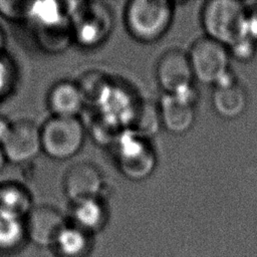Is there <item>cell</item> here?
Wrapping results in <instances>:
<instances>
[{"label": "cell", "instance_id": "1", "mask_svg": "<svg viewBox=\"0 0 257 257\" xmlns=\"http://www.w3.org/2000/svg\"><path fill=\"white\" fill-rule=\"evenodd\" d=\"M202 25L207 37L231 47L247 37V10L242 2L212 0L202 9Z\"/></svg>", "mask_w": 257, "mask_h": 257}, {"label": "cell", "instance_id": "2", "mask_svg": "<svg viewBox=\"0 0 257 257\" xmlns=\"http://www.w3.org/2000/svg\"><path fill=\"white\" fill-rule=\"evenodd\" d=\"M172 3L164 0H134L128 2L124 21L130 34L145 43L158 41L168 31L173 20Z\"/></svg>", "mask_w": 257, "mask_h": 257}, {"label": "cell", "instance_id": "3", "mask_svg": "<svg viewBox=\"0 0 257 257\" xmlns=\"http://www.w3.org/2000/svg\"><path fill=\"white\" fill-rule=\"evenodd\" d=\"M40 131L42 153L56 161L75 156L84 142V127L77 116L52 115Z\"/></svg>", "mask_w": 257, "mask_h": 257}, {"label": "cell", "instance_id": "4", "mask_svg": "<svg viewBox=\"0 0 257 257\" xmlns=\"http://www.w3.org/2000/svg\"><path fill=\"white\" fill-rule=\"evenodd\" d=\"M187 54L194 77L203 83L217 85L231 75L227 47L207 36L196 40Z\"/></svg>", "mask_w": 257, "mask_h": 257}, {"label": "cell", "instance_id": "5", "mask_svg": "<svg viewBox=\"0 0 257 257\" xmlns=\"http://www.w3.org/2000/svg\"><path fill=\"white\" fill-rule=\"evenodd\" d=\"M1 148L6 161L12 164H25L33 160L42 152L40 127L28 118L12 121L10 133Z\"/></svg>", "mask_w": 257, "mask_h": 257}, {"label": "cell", "instance_id": "6", "mask_svg": "<svg viewBox=\"0 0 257 257\" xmlns=\"http://www.w3.org/2000/svg\"><path fill=\"white\" fill-rule=\"evenodd\" d=\"M156 76L167 94L191 91L194 77L188 54L179 49L166 51L158 61Z\"/></svg>", "mask_w": 257, "mask_h": 257}, {"label": "cell", "instance_id": "7", "mask_svg": "<svg viewBox=\"0 0 257 257\" xmlns=\"http://www.w3.org/2000/svg\"><path fill=\"white\" fill-rule=\"evenodd\" d=\"M27 240L39 247H52L67 222L56 208L41 204L34 206L24 219Z\"/></svg>", "mask_w": 257, "mask_h": 257}, {"label": "cell", "instance_id": "8", "mask_svg": "<svg viewBox=\"0 0 257 257\" xmlns=\"http://www.w3.org/2000/svg\"><path fill=\"white\" fill-rule=\"evenodd\" d=\"M102 185L99 170L90 163L72 165L63 179L64 193L73 204L98 199Z\"/></svg>", "mask_w": 257, "mask_h": 257}, {"label": "cell", "instance_id": "9", "mask_svg": "<svg viewBox=\"0 0 257 257\" xmlns=\"http://www.w3.org/2000/svg\"><path fill=\"white\" fill-rule=\"evenodd\" d=\"M156 155L143 138L121 139L118 155V167L121 173L132 180L148 178L156 167Z\"/></svg>", "mask_w": 257, "mask_h": 257}, {"label": "cell", "instance_id": "10", "mask_svg": "<svg viewBox=\"0 0 257 257\" xmlns=\"http://www.w3.org/2000/svg\"><path fill=\"white\" fill-rule=\"evenodd\" d=\"M192 90L183 94H166L162 97L159 111L162 125L173 134L188 132L195 121Z\"/></svg>", "mask_w": 257, "mask_h": 257}, {"label": "cell", "instance_id": "11", "mask_svg": "<svg viewBox=\"0 0 257 257\" xmlns=\"http://www.w3.org/2000/svg\"><path fill=\"white\" fill-rule=\"evenodd\" d=\"M212 104L220 116L232 119L244 112L247 106V94L245 89L231 76L215 86Z\"/></svg>", "mask_w": 257, "mask_h": 257}, {"label": "cell", "instance_id": "12", "mask_svg": "<svg viewBox=\"0 0 257 257\" xmlns=\"http://www.w3.org/2000/svg\"><path fill=\"white\" fill-rule=\"evenodd\" d=\"M84 104L76 82L58 81L51 86L47 94V105L55 116H77Z\"/></svg>", "mask_w": 257, "mask_h": 257}, {"label": "cell", "instance_id": "13", "mask_svg": "<svg viewBox=\"0 0 257 257\" xmlns=\"http://www.w3.org/2000/svg\"><path fill=\"white\" fill-rule=\"evenodd\" d=\"M34 207L28 189L17 182L0 184V213L25 219Z\"/></svg>", "mask_w": 257, "mask_h": 257}, {"label": "cell", "instance_id": "14", "mask_svg": "<svg viewBox=\"0 0 257 257\" xmlns=\"http://www.w3.org/2000/svg\"><path fill=\"white\" fill-rule=\"evenodd\" d=\"M52 248L58 257H87L92 250V235L72 224H67Z\"/></svg>", "mask_w": 257, "mask_h": 257}, {"label": "cell", "instance_id": "15", "mask_svg": "<svg viewBox=\"0 0 257 257\" xmlns=\"http://www.w3.org/2000/svg\"><path fill=\"white\" fill-rule=\"evenodd\" d=\"M64 19L63 9L54 1H31L27 20L42 32L58 31Z\"/></svg>", "mask_w": 257, "mask_h": 257}, {"label": "cell", "instance_id": "16", "mask_svg": "<svg viewBox=\"0 0 257 257\" xmlns=\"http://www.w3.org/2000/svg\"><path fill=\"white\" fill-rule=\"evenodd\" d=\"M72 225L93 235L106 223L107 215L103 205L98 199L74 204Z\"/></svg>", "mask_w": 257, "mask_h": 257}, {"label": "cell", "instance_id": "17", "mask_svg": "<svg viewBox=\"0 0 257 257\" xmlns=\"http://www.w3.org/2000/svg\"><path fill=\"white\" fill-rule=\"evenodd\" d=\"M84 103L100 105L106 98L111 86L107 77L98 71H88L76 82Z\"/></svg>", "mask_w": 257, "mask_h": 257}, {"label": "cell", "instance_id": "18", "mask_svg": "<svg viewBox=\"0 0 257 257\" xmlns=\"http://www.w3.org/2000/svg\"><path fill=\"white\" fill-rule=\"evenodd\" d=\"M26 240L24 219L0 213V251L17 250Z\"/></svg>", "mask_w": 257, "mask_h": 257}, {"label": "cell", "instance_id": "19", "mask_svg": "<svg viewBox=\"0 0 257 257\" xmlns=\"http://www.w3.org/2000/svg\"><path fill=\"white\" fill-rule=\"evenodd\" d=\"M131 130L137 133V137L145 138L158 132L161 122L159 107L151 103H140L134 112H130L126 118Z\"/></svg>", "mask_w": 257, "mask_h": 257}, {"label": "cell", "instance_id": "20", "mask_svg": "<svg viewBox=\"0 0 257 257\" xmlns=\"http://www.w3.org/2000/svg\"><path fill=\"white\" fill-rule=\"evenodd\" d=\"M31 1L0 0V16L13 22L26 21Z\"/></svg>", "mask_w": 257, "mask_h": 257}, {"label": "cell", "instance_id": "21", "mask_svg": "<svg viewBox=\"0 0 257 257\" xmlns=\"http://www.w3.org/2000/svg\"><path fill=\"white\" fill-rule=\"evenodd\" d=\"M14 70L8 57L0 55V97L6 94L14 80Z\"/></svg>", "mask_w": 257, "mask_h": 257}, {"label": "cell", "instance_id": "22", "mask_svg": "<svg viewBox=\"0 0 257 257\" xmlns=\"http://www.w3.org/2000/svg\"><path fill=\"white\" fill-rule=\"evenodd\" d=\"M254 43H255V40L247 36L242 40H240L239 42H237L236 44H234L233 46H231L230 49L235 57L241 60H246L253 55L254 48H255Z\"/></svg>", "mask_w": 257, "mask_h": 257}, {"label": "cell", "instance_id": "23", "mask_svg": "<svg viewBox=\"0 0 257 257\" xmlns=\"http://www.w3.org/2000/svg\"><path fill=\"white\" fill-rule=\"evenodd\" d=\"M247 10V34L253 40H257V2L251 7L246 8Z\"/></svg>", "mask_w": 257, "mask_h": 257}, {"label": "cell", "instance_id": "24", "mask_svg": "<svg viewBox=\"0 0 257 257\" xmlns=\"http://www.w3.org/2000/svg\"><path fill=\"white\" fill-rule=\"evenodd\" d=\"M12 126V121L9 120L6 116L0 114V146L8 137Z\"/></svg>", "mask_w": 257, "mask_h": 257}, {"label": "cell", "instance_id": "25", "mask_svg": "<svg viewBox=\"0 0 257 257\" xmlns=\"http://www.w3.org/2000/svg\"><path fill=\"white\" fill-rule=\"evenodd\" d=\"M5 45H6V37L3 28L0 26V55L5 54Z\"/></svg>", "mask_w": 257, "mask_h": 257}, {"label": "cell", "instance_id": "26", "mask_svg": "<svg viewBox=\"0 0 257 257\" xmlns=\"http://www.w3.org/2000/svg\"><path fill=\"white\" fill-rule=\"evenodd\" d=\"M6 162H7V161H6L5 155H4L3 150H2V148H1V146H0V172L3 170V168H4Z\"/></svg>", "mask_w": 257, "mask_h": 257}]
</instances>
